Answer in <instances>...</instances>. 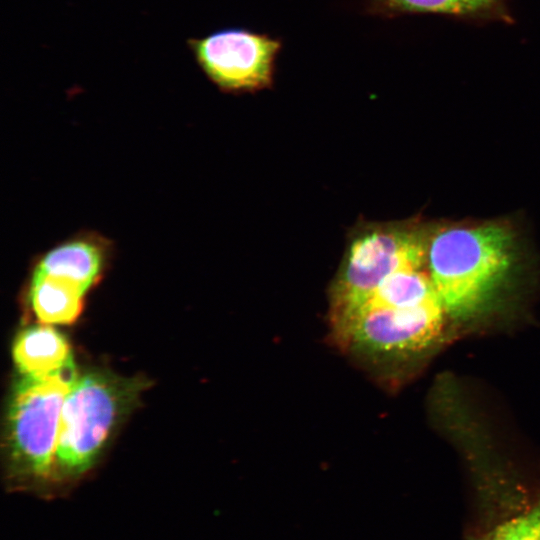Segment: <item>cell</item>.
Listing matches in <instances>:
<instances>
[{"mask_svg": "<svg viewBox=\"0 0 540 540\" xmlns=\"http://www.w3.org/2000/svg\"><path fill=\"white\" fill-rule=\"evenodd\" d=\"M425 257L441 305L462 316L480 308L504 281L513 235L500 224L445 228L427 240Z\"/></svg>", "mask_w": 540, "mask_h": 540, "instance_id": "cell-1", "label": "cell"}, {"mask_svg": "<svg viewBox=\"0 0 540 540\" xmlns=\"http://www.w3.org/2000/svg\"><path fill=\"white\" fill-rule=\"evenodd\" d=\"M115 256L113 241L91 230L80 231L33 260L27 296L45 324H68L80 315L86 294L103 277Z\"/></svg>", "mask_w": 540, "mask_h": 540, "instance_id": "cell-2", "label": "cell"}, {"mask_svg": "<svg viewBox=\"0 0 540 540\" xmlns=\"http://www.w3.org/2000/svg\"><path fill=\"white\" fill-rule=\"evenodd\" d=\"M142 384L103 372L76 380L62 409L53 475L74 478L93 465Z\"/></svg>", "mask_w": 540, "mask_h": 540, "instance_id": "cell-3", "label": "cell"}, {"mask_svg": "<svg viewBox=\"0 0 540 540\" xmlns=\"http://www.w3.org/2000/svg\"><path fill=\"white\" fill-rule=\"evenodd\" d=\"M77 379L72 362L17 383L8 415L9 461L16 476L44 480L53 474L63 405Z\"/></svg>", "mask_w": 540, "mask_h": 540, "instance_id": "cell-4", "label": "cell"}, {"mask_svg": "<svg viewBox=\"0 0 540 540\" xmlns=\"http://www.w3.org/2000/svg\"><path fill=\"white\" fill-rule=\"evenodd\" d=\"M422 232L373 225L353 238L331 290L334 332L341 329L394 272L419 268L427 248Z\"/></svg>", "mask_w": 540, "mask_h": 540, "instance_id": "cell-5", "label": "cell"}, {"mask_svg": "<svg viewBox=\"0 0 540 540\" xmlns=\"http://www.w3.org/2000/svg\"><path fill=\"white\" fill-rule=\"evenodd\" d=\"M443 309L439 301L403 309L364 308L335 333L336 339L344 348L374 360L419 351L440 334Z\"/></svg>", "mask_w": 540, "mask_h": 540, "instance_id": "cell-6", "label": "cell"}, {"mask_svg": "<svg viewBox=\"0 0 540 540\" xmlns=\"http://www.w3.org/2000/svg\"><path fill=\"white\" fill-rule=\"evenodd\" d=\"M187 44L209 80L226 91L269 85L280 48L277 40L241 29L191 38Z\"/></svg>", "mask_w": 540, "mask_h": 540, "instance_id": "cell-7", "label": "cell"}, {"mask_svg": "<svg viewBox=\"0 0 540 540\" xmlns=\"http://www.w3.org/2000/svg\"><path fill=\"white\" fill-rule=\"evenodd\" d=\"M14 361L22 376L44 377L73 362L66 338L51 326L21 331L13 345Z\"/></svg>", "mask_w": 540, "mask_h": 540, "instance_id": "cell-8", "label": "cell"}, {"mask_svg": "<svg viewBox=\"0 0 540 540\" xmlns=\"http://www.w3.org/2000/svg\"><path fill=\"white\" fill-rule=\"evenodd\" d=\"M437 301L440 302L431 278L411 267L389 275L358 311L368 307L413 308Z\"/></svg>", "mask_w": 540, "mask_h": 540, "instance_id": "cell-9", "label": "cell"}, {"mask_svg": "<svg viewBox=\"0 0 540 540\" xmlns=\"http://www.w3.org/2000/svg\"><path fill=\"white\" fill-rule=\"evenodd\" d=\"M475 540H540V502L503 519Z\"/></svg>", "mask_w": 540, "mask_h": 540, "instance_id": "cell-10", "label": "cell"}, {"mask_svg": "<svg viewBox=\"0 0 540 540\" xmlns=\"http://www.w3.org/2000/svg\"><path fill=\"white\" fill-rule=\"evenodd\" d=\"M396 8L414 12L471 15L488 11L497 0H387Z\"/></svg>", "mask_w": 540, "mask_h": 540, "instance_id": "cell-11", "label": "cell"}]
</instances>
